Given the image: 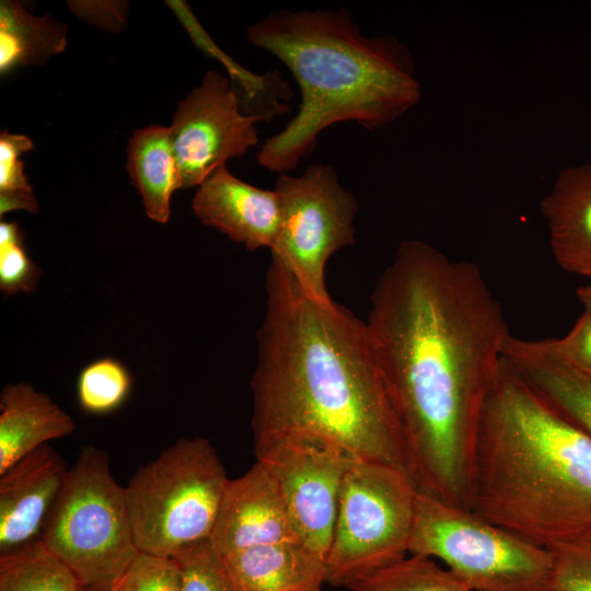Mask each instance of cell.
<instances>
[{
	"mask_svg": "<svg viewBox=\"0 0 591 591\" xmlns=\"http://www.w3.org/2000/svg\"><path fill=\"white\" fill-rule=\"evenodd\" d=\"M310 591H323L322 588H317V589H313V590H310Z\"/></svg>",
	"mask_w": 591,
	"mask_h": 591,
	"instance_id": "cell-33",
	"label": "cell"
},
{
	"mask_svg": "<svg viewBox=\"0 0 591 591\" xmlns=\"http://www.w3.org/2000/svg\"><path fill=\"white\" fill-rule=\"evenodd\" d=\"M408 553L442 560L472 591H557L551 549L420 491Z\"/></svg>",
	"mask_w": 591,
	"mask_h": 591,
	"instance_id": "cell-7",
	"label": "cell"
},
{
	"mask_svg": "<svg viewBox=\"0 0 591 591\" xmlns=\"http://www.w3.org/2000/svg\"><path fill=\"white\" fill-rule=\"evenodd\" d=\"M577 298L583 306V310L591 311V280L577 290Z\"/></svg>",
	"mask_w": 591,
	"mask_h": 591,
	"instance_id": "cell-31",
	"label": "cell"
},
{
	"mask_svg": "<svg viewBox=\"0 0 591 591\" xmlns=\"http://www.w3.org/2000/svg\"><path fill=\"white\" fill-rule=\"evenodd\" d=\"M541 212L557 264L591 280V163L561 170Z\"/></svg>",
	"mask_w": 591,
	"mask_h": 591,
	"instance_id": "cell-16",
	"label": "cell"
},
{
	"mask_svg": "<svg viewBox=\"0 0 591 591\" xmlns=\"http://www.w3.org/2000/svg\"><path fill=\"white\" fill-rule=\"evenodd\" d=\"M40 276L16 222L0 223V289L5 294L35 291Z\"/></svg>",
	"mask_w": 591,
	"mask_h": 591,
	"instance_id": "cell-25",
	"label": "cell"
},
{
	"mask_svg": "<svg viewBox=\"0 0 591 591\" xmlns=\"http://www.w3.org/2000/svg\"><path fill=\"white\" fill-rule=\"evenodd\" d=\"M113 589L114 591H181V569L174 557L138 552Z\"/></svg>",
	"mask_w": 591,
	"mask_h": 591,
	"instance_id": "cell-27",
	"label": "cell"
},
{
	"mask_svg": "<svg viewBox=\"0 0 591 591\" xmlns=\"http://www.w3.org/2000/svg\"><path fill=\"white\" fill-rule=\"evenodd\" d=\"M81 582L40 538L0 554V591H80Z\"/></svg>",
	"mask_w": 591,
	"mask_h": 591,
	"instance_id": "cell-21",
	"label": "cell"
},
{
	"mask_svg": "<svg viewBox=\"0 0 591 591\" xmlns=\"http://www.w3.org/2000/svg\"><path fill=\"white\" fill-rule=\"evenodd\" d=\"M33 148L24 135L2 131L0 135V215L22 209L38 211L32 186L24 174L21 155Z\"/></svg>",
	"mask_w": 591,
	"mask_h": 591,
	"instance_id": "cell-24",
	"label": "cell"
},
{
	"mask_svg": "<svg viewBox=\"0 0 591 591\" xmlns=\"http://www.w3.org/2000/svg\"><path fill=\"white\" fill-rule=\"evenodd\" d=\"M229 477L205 438H181L139 467L125 487L139 552L174 557L209 540Z\"/></svg>",
	"mask_w": 591,
	"mask_h": 591,
	"instance_id": "cell-5",
	"label": "cell"
},
{
	"mask_svg": "<svg viewBox=\"0 0 591 591\" xmlns=\"http://www.w3.org/2000/svg\"><path fill=\"white\" fill-rule=\"evenodd\" d=\"M503 359L551 406L591 436V374L563 358L552 338L511 335Z\"/></svg>",
	"mask_w": 591,
	"mask_h": 591,
	"instance_id": "cell-15",
	"label": "cell"
},
{
	"mask_svg": "<svg viewBox=\"0 0 591 591\" xmlns=\"http://www.w3.org/2000/svg\"><path fill=\"white\" fill-rule=\"evenodd\" d=\"M76 424L53 399L31 384H7L0 394V474L19 460L71 434Z\"/></svg>",
	"mask_w": 591,
	"mask_h": 591,
	"instance_id": "cell-18",
	"label": "cell"
},
{
	"mask_svg": "<svg viewBox=\"0 0 591 591\" xmlns=\"http://www.w3.org/2000/svg\"><path fill=\"white\" fill-rule=\"evenodd\" d=\"M80 591H114V589L106 587H82Z\"/></svg>",
	"mask_w": 591,
	"mask_h": 591,
	"instance_id": "cell-32",
	"label": "cell"
},
{
	"mask_svg": "<svg viewBox=\"0 0 591 591\" xmlns=\"http://www.w3.org/2000/svg\"><path fill=\"white\" fill-rule=\"evenodd\" d=\"M266 298L251 380L254 442L312 437L356 461L409 475L404 434L366 322L333 300L310 297L273 259Z\"/></svg>",
	"mask_w": 591,
	"mask_h": 591,
	"instance_id": "cell-2",
	"label": "cell"
},
{
	"mask_svg": "<svg viewBox=\"0 0 591 591\" xmlns=\"http://www.w3.org/2000/svg\"><path fill=\"white\" fill-rule=\"evenodd\" d=\"M67 26L50 15L35 16L15 1L0 5V72L43 65L65 50Z\"/></svg>",
	"mask_w": 591,
	"mask_h": 591,
	"instance_id": "cell-20",
	"label": "cell"
},
{
	"mask_svg": "<svg viewBox=\"0 0 591 591\" xmlns=\"http://www.w3.org/2000/svg\"><path fill=\"white\" fill-rule=\"evenodd\" d=\"M470 510L545 548L591 538V436L503 356L478 426Z\"/></svg>",
	"mask_w": 591,
	"mask_h": 591,
	"instance_id": "cell-3",
	"label": "cell"
},
{
	"mask_svg": "<svg viewBox=\"0 0 591 591\" xmlns=\"http://www.w3.org/2000/svg\"><path fill=\"white\" fill-rule=\"evenodd\" d=\"M126 166L147 216L167 222L171 197L182 188L170 127L153 125L135 130L127 146Z\"/></svg>",
	"mask_w": 591,
	"mask_h": 591,
	"instance_id": "cell-19",
	"label": "cell"
},
{
	"mask_svg": "<svg viewBox=\"0 0 591 591\" xmlns=\"http://www.w3.org/2000/svg\"><path fill=\"white\" fill-rule=\"evenodd\" d=\"M417 494L406 472L355 460L340 488L325 582L346 588L406 557Z\"/></svg>",
	"mask_w": 591,
	"mask_h": 591,
	"instance_id": "cell-8",
	"label": "cell"
},
{
	"mask_svg": "<svg viewBox=\"0 0 591 591\" xmlns=\"http://www.w3.org/2000/svg\"><path fill=\"white\" fill-rule=\"evenodd\" d=\"M40 540L82 587L113 588L139 549L125 487L115 480L106 451L90 444L79 453Z\"/></svg>",
	"mask_w": 591,
	"mask_h": 591,
	"instance_id": "cell-6",
	"label": "cell"
},
{
	"mask_svg": "<svg viewBox=\"0 0 591 591\" xmlns=\"http://www.w3.org/2000/svg\"><path fill=\"white\" fill-rule=\"evenodd\" d=\"M254 450L276 478L300 542L326 561L341 484L355 459L312 437L256 441Z\"/></svg>",
	"mask_w": 591,
	"mask_h": 591,
	"instance_id": "cell-10",
	"label": "cell"
},
{
	"mask_svg": "<svg viewBox=\"0 0 591 591\" xmlns=\"http://www.w3.org/2000/svg\"><path fill=\"white\" fill-rule=\"evenodd\" d=\"M132 385L129 370L119 360L104 357L86 364L77 379V396L81 408L94 415L118 409Z\"/></svg>",
	"mask_w": 591,
	"mask_h": 591,
	"instance_id": "cell-23",
	"label": "cell"
},
{
	"mask_svg": "<svg viewBox=\"0 0 591 591\" xmlns=\"http://www.w3.org/2000/svg\"><path fill=\"white\" fill-rule=\"evenodd\" d=\"M248 40L290 70L301 94L294 117L256 154L269 172L298 167L337 123L383 128L421 99L408 49L363 35L346 9L273 12L250 27Z\"/></svg>",
	"mask_w": 591,
	"mask_h": 591,
	"instance_id": "cell-4",
	"label": "cell"
},
{
	"mask_svg": "<svg viewBox=\"0 0 591 591\" xmlns=\"http://www.w3.org/2000/svg\"><path fill=\"white\" fill-rule=\"evenodd\" d=\"M68 3L79 18L108 32H119L126 23V2L76 1Z\"/></svg>",
	"mask_w": 591,
	"mask_h": 591,
	"instance_id": "cell-30",
	"label": "cell"
},
{
	"mask_svg": "<svg viewBox=\"0 0 591 591\" xmlns=\"http://www.w3.org/2000/svg\"><path fill=\"white\" fill-rule=\"evenodd\" d=\"M557 591H591V538L548 548Z\"/></svg>",
	"mask_w": 591,
	"mask_h": 591,
	"instance_id": "cell-28",
	"label": "cell"
},
{
	"mask_svg": "<svg viewBox=\"0 0 591 591\" xmlns=\"http://www.w3.org/2000/svg\"><path fill=\"white\" fill-rule=\"evenodd\" d=\"M235 591H310L326 581V561L301 542L252 546L221 556Z\"/></svg>",
	"mask_w": 591,
	"mask_h": 591,
	"instance_id": "cell-17",
	"label": "cell"
},
{
	"mask_svg": "<svg viewBox=\"0 0 591 591\" xmlns=\"http://www.w3.org/2000/svg\"><path fill=\"white\" fill-rule=\"evenodd\" d=\"M300 542L280 487L259 461L242 476L229 479L210 536L225 554L264 544Z\"/></svg>",
	"mask_w": 591,
	"mask_h": 591,
	"instance_id": "cell-12",
	"label": "cell"
},
{
	"mask_svg": "<svg viewBox=\"0 0 591 591\" xmlns=\"http://www.w3.org/2000/svg\"><path fill=\"white\" fill-rule=\"evenodd\" d=\"M260 120L242 109L223 74L207 71L200 85L178 103L170 127L182 188L198 187L229 159L257 146L255 124Z\"/></svg>",
	"mask_w": 591,
	"mask_h": 591,
	"instance_id": "cell-11",
	"label": "cell"
},
{
	"mask_svg": "<svg viewBox=\"0 0 591 591\" xmlns=\"http://www.w3.org/2000/svg\"><path fill=\"white\" fill-rule=\"evenodd\" d=\"M552 343L563 358L591 374V311L583 310L571 329Z\"/></svg>",
	"mask_w": 591,
	"mask_h": 591,
	"instance_id": "cell-29",
	"label": "cell"
},
{
	"mask_svg": "<svg viewBox=\"0 0 591 591\" xmlns=\"http://www.w3.org/2000/svg\"><path fill=\"white\" fill-rule=\"evenodd\" d=\"M192 208L202 224L219 230L248 251L270 250L279 233L278 193L239 179L225 164L197 187Z\"/></svg>",
	"mask_w": 591,
	"mask_h": 591,
	"instance_id": "cell-13",
	"label": "cell"
},
{
	"mask_svg": "<svg viewBox=\"0 0 591 591\" xmlns=\"http://www.w3.org/2000/svg\"><path fill=\"white\" fill-rule=\"evenodd\" d=\"M274 189L280 198L281 223L271 259L310 297L332 301L325 266L333 254L356 243V197L340 184L337 171L324 163L299 176L279 174Z\"/></svg>",
	"mask_w": 591,
	"mask_h": 591,
	"instance_id": "cell-9",
	"label": "cell"
},
{
	"mask_svg": "<svg viewBox=\"0 0 591 591\" xmlns=\"http://www.w3.org/2000/svg\"><path fill=\"white\" fill-rule=\"evenodd\" d=\"M68 468L44 444L0 474V554L40 538Z\"/></svg>",
	"mask_w": 591,
	"mask_h": 591,
	"instance_id": "cell-14",
	"label": "cell"
},
{
	"mask_svg": "<svg viewBox=\"0 0 591 591\" xmlns=\"http://www.w3.org/2000/svg\"><path fill=\"white\" fill-rule=\"evenodd\" d=\"M350 591H472L450 569L432 558L410 555L360 577L346 586Z\"/></svg>",
	"mask_w": 591,
	"mask_h": 591,
	"instance_id": "cell-22",
	"label": "cell"
},
{
	"mask_svg": "<svg viewBox=\"0 0 591 591\" xmlns=\"http://www.w3.org/2000/svg\"><path fill=\"white\" fill-rule=\"evenodd\" d=\"M174 558L181 569V591H235L210 538L184 548Z\"/></svg>",
	"mask_w": 591,
	"mask_h": 591,
	"instance_id": "cell-26",
	"label": "cell"
},
{
	"mask_svg": "<svg viewBox=\"0 0 591 591\" xmlns=\"http://www.w3.org/2000/svg\"><path fill=\"white\" fill-rule=\"evenodd\" d=\"M418 491L470 509L480 416L510 331L480 268L403 241L366 322Z\"/></svg>",
	"mask_w": 591,
	"mask_h": 591,
	"instance_id": "cell-1",
	"label": "cell"
}]
</instances>
